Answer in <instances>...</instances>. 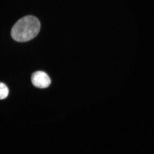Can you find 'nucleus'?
<instances>
[{
  "instance_id": "3",
  "label": "nucleus",
  "mask_w": 154,
  "mask_h": 154,
  "mask_svg": "<svg viewBox=\"0 0 154 154\" xmlns=\"http://www.w3.org/2000/svg\"><path fill=\"white\" fill-rule=\"evenodd\" d=\"M9 90L6 85L0 82V99H4L8 97Z\"/></svg>"
},
{
  "instance_id": "1",
  "label": "nucleus",
  "mask_w": 154,
  "mask_h": 154,
  "mask_svg": "<svg viewBox=\"0 0 154 154\" xmlns=\"http://www.w3.org/2000/svg\"><path fill=\"white\" fill-rule=\"evenodd\" d=\"M41 25L37 18L32 16L23 17L12 28L11 36L15 41L26 42L32 40L40 31Z\"/></svg>"
},
{
  "instance_id": "2",
  "label": "nucleus",
  "mask_w": 154,
  "mask_h": 154,
  "mask_svg": "<svg viewBox=\"0 0 154 154\" xmlns=\"http://www.w3.org/2000/svg\"><path fill=\"white\" fill-rule=\"evenodd\" d=\"M31 82L33 86L37 88H48L51 83L50 78L45 72L37 71L33 73L31 76Z\"/></svg>"
}]
</instances>
